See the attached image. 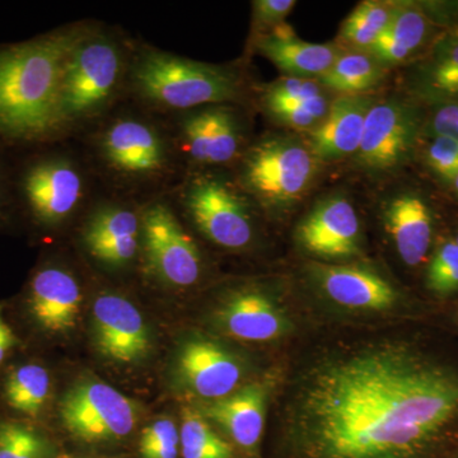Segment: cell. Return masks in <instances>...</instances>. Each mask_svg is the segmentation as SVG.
<instances>
[{
  "label": "cell",
  "mask_w": 458,
  "mask_h": 458,
  "mask_svg": "<svg viewBox=\"0 0 458 458\" xmlns=\"http://www.w3.org/2000/svg\"><path fill=\"white\" fill-rule=\"evenodd\" d=\"M286 414L297 458H423L458 419V375L406 344L328 355Z\"/></svg>",
  "instance_id": "obj_1"
},
{
  "label": "cell",
  "mask_w": 458,
  "mask_h": 458,
  "mask_svg": "<svg viewBox=\"0 0 458 458\" xmlns=\"http://www.w3.org/2000/svg\"><path fill=\"white\" fill-rule=\"evenodd\" d=\"M90 27H64L31 41L0 47V137L30 141L55 135L63 71Z\"/></svg>",
  "instance_id": "obj_2"
},
{
  "label": "cell",
  "mask_w": 458,
  "mask_h": 458,
  "mask_svg": "<svg viewBox=\"0 0 458 458\" xmlns=\"http://www.w3.org/2000/svg\"><path fill=\"white\" fill-rule=\"evenodd\" d=\"M126 90L152 110L180 114L238 101L243 80L228 66L141 47L132 50Z\"/></svg>",
  "instance_id": "obj_3"
},
{
  "label": "cell",
  "mask_w": 458,
  "mask_h": 458,
  "mask_svg": "<svg viewBox=\"0 0 458 458\" xmlns=\"http://www.w3.org/2000/svg\"><path fill=\"white\" fill-rule=\"evenodd\" d=\"M132 51L122 38L90 27L66 60L55 114V134L104 116L126 90Z\"/></svg>",
  "instance_id": "obj_4"
},
{
  "label": "cell",
  "mask_w": 458,
  "mask_h": 458,
  "mask_svg": "<svg viewBox=\"0 0 458 458\" xmlns=\"http://www.w3.org/2000/svg\"><path fill=\"white\" fill-rule=\"evenodd\" d=\"M318 167L304 141L289 135H267L241 156L236 182L254 205L282 214L302 200Z\"/></svg>",
  "instance_id": "obj_5"
},
{
  "label": "cell",
  "mask_w": 458,
  "mask_h": 458,
  "mask_svg": "<svg viewBox=\"0 0 458 458\" xmlns=\"http://www.w3.org/2000/svg\"><path fill=\"white\" fill-rule=\"evenodd\" d=\"M93 147L108 176L129 188L164 182L174 172L177 158L172 135L147 116L135 114L106 120Z\"/></svg>",
  "instance_id": "obj_6"
},
{
  "label": "cell",
  "mask_w": 458,
  "mask_h": 458,
  "mask_svg": "<svg viewBox=\"0 0 458 458\" xmlns=\"http://www.w3.org/2000/svg\"><path fill=\"white\" fill-rule=\"evenodd\" d=\"M177 200L186 218L214 245L240 251L254 241V203L236 180L197 172L182 183Z\"/></svg>",
  "instance_id": "obj_7"
},
{
  "label": "cell",
  "mask_w": 458,
  "mask_h": 458,
  "mask_svg": "<svg viewBox=\"0 0 458 458\" xmlns=\"http://www.w3.org/2000/svg\"><path fill=\"white\" fill-rule=\"evenodd\" d=\"M140 264L148 276L171 289L198 284L203 256L165 199L141 207Z\"/></svg>",
  "instance_id": "obj_8"
},
{
  "label": "cell",
  "mask_w": 458,
  "mask_h": 458,
  "mask_svg": "<svg viewBox=\"0 0 458 458\" xmlns=\"http://www.w3.org/2000/svg\"><path fill=\"white\" fill-rule=\"evenodd\" d=\"M137 401L101 379H78L57 405L66 432L84 443L119 442L131 436L140 418Z\"/></svg>",
  "instance_id": "obj_9"
},
{
  "label": "cell",
  "mask_w": 458,
  "mask_h": 458,
  "mask_svg": "<svg viewBox=\"0 0 458 458\" xmlns=\"http://www.w3.org/2000/svg\"><path fill=\"white\" fill-rule=\"evenodd\" d=\"M20 194L38 227L59 228L73 218L86 200V174L71 157L59 153L38 157L21 174Z\"/></svg>",
  "instance_id": "obj_10"
},
{
  "label": "cell",
  "mask_w": 458,
  "mask_h": 458,
  "mask_svg": "<svg viewBox=\"0 0 458 458\" xmlns=\"http://www.w3.org/2000/svg\"><path fill=\"white\" fill-rule=\"evenodd\" d=\"M420 132L414 105L401 98L373 102L367 114L360 149L352 158L361 171L384 177L408 164Z\"/></svg>",
  "instance_id": "obj_11"
},
{
  "label": "cell",
  "mask_w": 458,
  "mask_h": 458,
  "mask_svg": "<svg viewBox=\"0 0 458 458\" xmlns=\"http://www.w3.org/2000/svg\"><path fill=\"white\" fill-rule=\"evenodd\" d=\"M243 376V361L222 344L208 337H185L172 355V387L203 403L233 394Z\"/></svg>",
  "instance_id": "obj_12"
},
{
  "label": "cell",
  "mask_w": 458,
  "mask_h": 458,
  "mask_svg": "<svg viewBox=\"0 0 458 458\" xmlns=\"http://www.w3.org/2000/svg\"><path fill=\"white\" fill-rule=\"evenodd\" d=\"M80 243L101 269H131L140 260L141 208L110 199L99 201L84 218Z\"/></svg>",
  "instance_id": "obj_13"
},
{
  "label": "cell",
  "mask_w": 458,
  "mask_h": 458,
  "mask_svg": "<svg viewBox=\"0 0 458 458\" xmlns=\"http://www.w3.org/2000/svg\"><path fill=\"white\" fill-rule=\"evenodd\" d=\"M92 342L104 360L120 366H137L153 352V334L140 310L122 294L95 298L90 316Z\"/></svg>",
  "instance_id": "obj_14"
},
{
  "label": "cell",
  "mask_w": 458,
  "mask_h": 458,
  "mask_svg": "<svg viewBox=\"0 0 458 458\" xmlns=\"http://www.w3.org/2000/svg\"><path fill=\"white\" fill-rule=\"evenodd\" d=\"M80 279L64 265H42L33 271L23 293L22 309L27 324L47 337L73 333L83 306Z\"/></svg>",
  "instance_id": "obj_15"
},
{
  "label": "cell",
  "mask_w": 458,
  "mask_h": 458,
  "mask_svg": "<svg viewBox=\"0 0 458 458\" xmlns=\"http://www.w3.org/2000/svg\"><path fill=\"white\" fill-rule=\"evenodd\" d=\"M179 116L172 138L191 164L222 165L242 156V123L231 105L194 108Z\"/></svg>",
  "instance_id": "obj_16"
},
{
  "label": "cell",
  "mask_w": 458,
  "mask_h": 458,
  "mask_svg": "<svg viewBox=\"0 0 458 458\" xmlns=\"http://www.w3.org/2000/svg\"><path fill=\"white\" fill-rule=\"evenodd\" d=\"M298 245L325 261L355 258L361 251L360 216L348 199H322L304 216L295 231Z\"/></svg>",
  "instance_id": "obj_17"
},
{
  "label": "cell",
  "mask_w": 458,
  "mask_h": 458,
  "mask_svg": "<svg viewBox=\"0 0 458 458\" xmlns=\"http://www.w3.org/2000/svg\"><path fill=\"white\" fill-rule=\"evenodd\" d=\"M310 270L328 300L345 309L387 311L399 300L394 285L369 267L313 262Z\"/></svg>",
  "instance_id": "obj_18"
},
{
  "label": "cell",
  "mask_w": 458,
  "mask_h": 458,
  "mask_svg": "<svg viewBox=\"0 0 458 458\" xmlns=\"http://www.w3.org/2000/svg\"><path fill=\"white\" fill-rule=\"evenodd\" d=\"M214 324L225 335L255 343L278 339L288 328L278 304L255 286L228 294L214 310Z\"/></svg>",
  "instance_id": "obj_19"
},
{
  "label": "cell",
  "mask_w": 458,
  "mask_h": 458,
  "mask_svg": "<svg viewBox=\"0 0 458 458\" xmlns=\"http://www.w3.org/2000/svg\"><path fill=\"white\" fill-rule=\"evenodd\" d=\"M373 102L375 99L366 95L340 96L331 101L324 122L309 132L307 140V146L319 164L357 153Z\"/></svg>",
  "instance_id": "obj_20"
},
{
  "label": "cell",
  "mask_w": 458,
  "mask_h": 458,
  "mask_svg": "<svg viewBox=\"0 0 458 458\" xmlns=\"http://www.w3.org/2000/svg\"><path fill=\"white\" fill-rule=\"evenodd\" d=\"M267 397V385L251 384L223 399L200 403L197 410L209 423L222 428L240 447L252 451L264 432Z\"/></svg>",
  "instance_id": "obj_21"
},
{
  "label": "cell",
  "mask_w": 458,
  "mask_h": 458,
  "mask_svg": "<svg viewBox=\"0 0 458 458\" xmlns=\"http://www.w3.org/2000/svg\"><path fill=\"white\" fill-rule=\"evenodd\" d=\"M254 49L291 78L318 81L343 53L336 44L301 40L291 26L282 25L254 38Z\"/></svg>",
  "instance_id": "obj_22"
},
{
  "label": "cell",
  "mask_w": 458,
  "mask_h": 458,
  "mask_svg": "<svg viewBox=\"0 0 458 458\" xmlns=\"http://www.w3.org/2000/svg\"><path fill=\"white\" fill-rule=\"evenodd\" d=\"M386 229L401 260L417 267L427 258L433 236L432 210L415 192H401L384 210Z\"/></svg>",
  "instance_id": "obj_23"
},
{
  "label": "cell",
  "mask_w": 458,
  "mask_h": 458,
  "mask_svg": "<svg viewBox=\"0 0 458 458\" xmlns=\"http://www.w3.org/2000/svg\"><path fill=\"white\" fill-rule=\"evenodd\" d=\"M53 396L50 370L38 361L14 364L0 379V403L8 418L38 423Z\"/></svg>",
  "instance_id": "obj_24"
},
{
  "label": "cell",
  "mask_w": 458,
  "mask_h": 458,
  "mask_svg": "<svg viewBox=\"0 0 458 458\" xmlns=\"http://www.w3.org/2000/svg\"><path fill=\"white\" fill-rule=\"evenodd\" d=\"M412 89L434 106L458 105V31L433 42L411 77Z\"/></svg>",
  "instance_id": "obj_25"
},
{
  "label": "cell",
  "mask_w": 458,
  "mask_h": 458,
  "mask_svg": "<svg viewBox=\"0 0 458 458\" xmlns=\"http://www.w3.org/2000/svg\"><path fill=\"white\" fill-rule=\"evenodd\" d=\"M430 33V22L423 9L399 3L384 35L369 50L385 68L408 62L423 49Z\"/></svg>",
  "instance_id": "obj_26"
},
{
  "label": "cell",
  "mask_w": 458,
  "mask_h": 458,
  "mask_svg": "<svg viewBox=\"0 0 458 458\" xmlns=\"http://www.w3.org/2000/svg\"><path fill=\"white\" fill-rule=\"evenodd\" d=\"M385 69L369 51L343 50L318 83L340 96H363L384 80Z\"/></svg>",
  "instance_id": "obj_27"
},
{
  "label": "cell",
  "mask_w": 458,
  "mask_h": 458,
  "mask_svg": "<svg viewBox=\"0 0 458 458\" xmlns=\"http://www.w3.org/2000/svg\"><path fill=\"white\" fill-rule=\"evenodd\" d=\"M397 4L381 0L361 2L340 27L337 47L343 50L369 51L390 25Z\"/></svg>",
  "instance_id": "obj_28"
},
{
  "label": "cell",
  "mask_w": 458,
  "mask_h": 458,
  "mask_svg": "<svg viewBox=\"0 0 458 458\" xmlns=\"http://www.w3.org/2000/svg\"><path fill=\"white\" fill-rule=\"evenodd\" d=\"M55 443L38 423L0 418V458H57Z\"/></svg>",
  "instance_id": "obj_29"
},
{
  "label": "cell",
  "mask_w": 458,
  "mask_h": 458,
  "mask_svg": "<svg viewBox=\"0 0 458 458\" xmlns=\"http://www.w3.org/2000/svg\"><path fill=\"white\" fill-rule=\"evenodd\" d=\"M180 447L183 458H232L231 445L214 432L207 420L195 409L182 410Z\"/></svg>",
  "instance_id": "obj_30"
},
{
  "label": "cell",
  "mask_w": 458,
  "mask_h": 458,
  "mask_svg": "<svg viewBox=\"0 0 458 458\" xmlns=\"http://www.w3.org/2000/svg\"><path fill=\"white\" fill-rule=\"evenodd\" d=\"M333 99L327 98V93L318 98L307 99L300 104L286 105L267 110L274 122L295 129V131H312L324 122L330 110Z\"/></svg>",
  "instance_id": "obj_31"
},
{
  "label": "cell",
  "mask_w": 458,
  "mask_h": 458,
  "mask_svg": "<svg viewBox=\"0 0 458 458\" xmlns=\"http://www.w3.org/2000/svg\"><path fill=\"white\" fill-rule=\"evenodd\" d=\"M322 95H325V90L318 81L284 77L265 87L261 104L267 111L274 107L300 104Z\"/></svg>",
  "instance_id": "obj_32"
},
{
  "label": "cell",
  "mask_w": 458,
  "mask_h": 458,
  "mask_svg": "<svg viewBox=\"0 0 458 458\" xmlns=\"http://www.w3.org/2000/svg\"><path fill=\"white\" fill-rule=\"evenodd\" d=\"M141 458H177L180 430L170 418H159L148 424L140 439Z\"/></svg>",
  "instance_id": "obj_33"
},
{
  "label": "cell",
  "mask_w": 458,
  "mask_h": 458,
  "mask_svg": "<svg viewBox=\"0 0 458 458\" xmlns=\"http://www.w3.org/2000/svg\"><path fill=\"white\" fill-rule=\"evenodd\" d=\"M427 285L439 295L458 291V246L454 240H447L434 252L427 271Z\"/></svg>",
  "instance_id": "obj_34"
},
{
  "label": "cell",
  "mask_w": 458,
  "mask_h": 458,
  "mask_svg": "<svg viewBox=\"0 0 458 458\" xmlns=\"http://www.w3.org/2000/svg\"><path fill=\"white\" fill-rule=\"evenodd\" d=\"M424 158L429 170L438 179L445 182H454L458 174V143L443 137L432 135V140L426 147Z\"/></svg>",
  "instance_id": "obj_35"
},
{
  "label": "cell",
  "mask_w": 458,
  "mask_h": 458,
  "mask_svg": "<svg viewBox=\"0 0 458 458\" xmlns=\"http://www.w3.org/2000/svg\"><path fill=\"white\" fill-rule=\"evenodd\" d=\"M297 3L294 0H255L252 2V38L284 25Z\"/></svg>",
  "instance_id": "obj_36"
},
{
  "label": "cell",
  "mask_w": 458,
  "mask_h": 458,
  "mask_svg": "<svg viewBox=\"0 0 458 458\" xmlns=\"http://www.w3.org/2000/svg\"><path fill=\"white\" fill-rule=\"evenodd\" d=\"M430 132L458 143V105H437L430 122Z\"/></svg>",
  "instance_id": "obj_37"
},
{
  "label": "cell",
  "mask_w": 458,
  "mask_h": 458,
  "mask_svg": "<svg viewBox=\"0 0 458 458\" xmlns=\"http://www.w3.org/2000/svg\"><path fill=\"white\" fill-rule=\"evenodd\" d=\"M21 339L17 336L16 331L9 325L7 318L3 315V309L0 307V367L7 361L12 352L21 345Z\"/></svg>",
  "instance_id": "obj_38"
},
{
  "label": "cell",
  "mask_w": 458,
  "mask_h": 458,
  "mask_svg": "<svg viewBox=\"0 0 458 458\" xmlns=\"http://www.w3.org/2000/svg\"><path fill=\"white\" fill-rule=\"evenodd\" d=\"M9 201V188L7 177H5L4 171L0 165V218L7 209Z\"/></svg>",
  "instance_id": "obj_39"
},
{
  "label": "cell",
  "mask_w": 458,
  "mask_h": 458,
  "mask_svg": "<svg viewBox=\"0 0 458 458\" xmlns=\"http://www.w3.org/2000/svg\"><path fill=\"white\" fill-rule=\"evenodd\" d=\"M452 185H454V190H456V192L458 194V174L456 179L454 180V182H452Z\"/></svg>",
  "instance_id": "obj_40"
},
{
  "label": "cell",
  "mask_w": 458,
  "mask_h": 458,
  "mask_svg": "<svg viewBox=\"0 0 458 458\" xmlns=\"http://www.w3.org/2000/svg\"><path fill=\"white\" fill-rule=\"evenodd\" d=\"M454 242H456V243H457V246H458V234H457V237H456V238H454Z\"/></svg>",
  "instance_id": "obj_41"
}]
</instances>
